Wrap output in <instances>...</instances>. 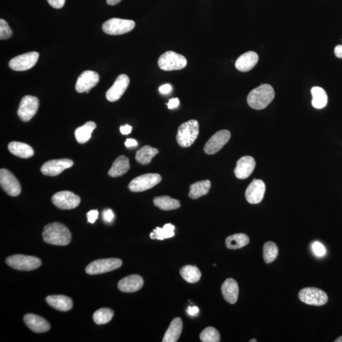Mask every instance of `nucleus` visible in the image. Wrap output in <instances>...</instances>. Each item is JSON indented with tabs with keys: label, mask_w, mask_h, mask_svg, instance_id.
I'll return each mask as SVG.
<instances>
[{
	"label": "nucleus",
	"mask_w": 342,
	"mask_h": 342,
	"mask_svg": "<svg viewBox=\"0 0 342 342\" xmlns=\"http://www.w3.org/2000/svg\"><path fill=\"white\" fill-rule=\"evenodd\" d=\"M43 239L45 243L53 246H66L71 242L72 235L68 228L60 223H49L45 226Z\"/></svg>",
	"instance_id": "nucleus-1"
},
{
	"label": "nucleus",
	"mask_w": 342,
	"mask_h": 342,
	"mask_svg": "<svg viewBox=\"0 0 342 342\" xmlns=\"http://www.w3.org/2000/svg\"><path fill=\"white\" fill-rule=\"evenodd\" d=\"M275 93L273 87L268 84L261 85L250 91L247 103L253 109L263 110L273 100Z\"/></svg>",
	"instance_id": "nucleus-2"
},
{
	"label": "nucleus",
	"mask_w": 342,
	"mask_h": 342,
	"mask_svg": "<svg viewBox=\"0 0 342 342\" xmlns=\"http://www.w3.org/2000/svg\"><path fill=\"white\" fill-rule=\"evenodd\" d=\"M199 134V124L196 120H190L179 126L176 136L177 144L183 148L192 146Z\"/></svg>",
	"instance_id": "nucleus-3"
},
{
	"label": "nucleus",
	"mask_w": 342,
	"mask_h": 342,
	"mask_svg": "<svg viewBox=\"0 0 342 342\" xmlns=\"http://www.w3.org/2000/svg\"><path fill=\"white\" fill-rule=\"evenodd\" d=\"M6 264L10 268L18 271L35 270L42 265L39 258L24 255H13L6 258Z\"/></svg>",
	"instance_id": "nucleus-4"
},
{
	"label": "nucleus",
	"mask_w": 342,
	"mask_h": 342,
	"mask_svg": "<svg viewBox=\"0 0 342 342\" xmlns=\"http://www.w3.org/2000/svg\"><path fill=\"white\" fill-rule=\"evenodd\" d=\"M158 67L165 71H178L184 69L187 65V58L172 51L165 52L162 55L158 61Z\"/></svg>",
	"instance_id": "nucleus-5"
},
{
	"label": "nucleus",
	"mask_w": 342,
	"mask_h": 342,
	"mask_svg": "<svg viewBox=\"0 0 342 342\" xmlns=\"http://www.w3.org/2000/svg\"><path fill=\"white\" fill-rule=\"evenodd\" d=\"M122 260L119 258H104L93 261L86 268V273L90 275L109 273L121 267Z\"/></svg>",
	"instance_id": "nucleus-6"
},
{
	"label": "nucleus",
	"mask_w": 342,
	"mask_h": 342,
	"mask_svg": "<svg viewBox=\"0 0 342 342\" xmlns=\"http://www.w3.org/2000/svg\"><path fill=\"white\" fill-rule=\"evenodd\" d=\"M298 298L303 303L314 306H324L328 301L327 293L315 287H307L300 290Z\"/></svg>",
	"instance_id": "nucleus-7"
},
{
	"label": "nucleus",
	"mask_w": 342,
	"mask_h": 342,
	"mask_svg": "<svg viewBox=\"0 0 342 342\" xmlns=\"http://www.w3.org/2000/svg\"><path fill=\"white\" fill-rule=\"evenodd\" d=\"M162 181L158 174H145L138 176L129 183L128 188L131 192H142L155 187Z\"/></svg>",
	"instance_id": "nucleus-8"
},
{
	"label": "nucleus",
	"mask_w": 342,
	"mask_h": 342,
	"mask_svg": "<svg viewBox=\"0 0 342 342\" xmlns=\"http://www.w3.org/2000/svg\"><path fill=\"white\" fill-rule=\"evenodd\" d=\"M135 23L133 21L113 18L107 21L102 26L105 33L109 35H120L133 30Z\"/></svg>",
	"instance_id": "nucleus-9"
},
{
	"label": "nucleus",
	"mask_w": 342,
	"mask_h": 342,
	"mask_svg": "<svg viewBox=\"0 0 342 342\" xmlns=\"http://www.w3.org/2000/svg\"><path fill=\"white\" fill-rule=\"evenodd\" d=\"M52 203L57 208L70 210L76 208L81 203L79 196L69 191H62L53 195Z\"/></svg>",
	"instance_id": "nucleus-10"
},
{
	"label": "nucleus",
	"mask_w": 342,
	"mask_h": 342,
	"mask_svg": "<svg viewBox=\"0 0 342 342\" xmlns=\"http://www.w3.org/2000/svg\"><path fill=\"white\" fill-rule=\"evenodd\" d=\"M38 108V99L33 96L27 95L21 99L17 114L23 122H28L36 114Z\"/></svg>",
	"instance_id": "nucleus-11"
},
{
	"label": "nucleus",
	"mask_w": 342,
	"mask_h": 342,
	"mask_svg": "<svg viewBox=\"0 0 342 342\" xmlns=\"http://www.w3.org/2000/svg\"><path fill=\"white\" fill-rule=\"evenodd\" d=\"M39 56V53L36 52L26 53L16 56L10 61V68L15 71H27L36 65Z\"/></svg>",
	"instance_id": "nucleus-12"
},
{
	"label": "nucleus",
	"mask_w": 342,
	"mask_h": 342,
	"mask_svg": "<svg viewBox=\"0 0 342 342\" xmlns=\"http://www.w3.org/2000/svg\"><path fill=\"white\" fill-rule=\"evenodd\" d=\"M0 185L2 189L10 196H17L21 193L20 183L7 169H2L0 171Z\"/></svg>",
	"instance_id": "nucleus-13"
},
{
	"label": "nucleus",
	"mask_w": 342,
	"mask_h": 342,
	"mask_svg": "<svg viewBox=\"0 0 342 342\" xmlns=\"http://www.w3.org/2000/svg\"><path fill=\"white\" fill-rule=\"evenodd\" d=\"M231 138V133L228 130L217 132L208 140L204 147V152L208 155H214L219 152L227 144Z\"/></svg>",
	"instance_id": "nucleus-14"
},
{
	"label": "nucleus",
	"mask_w": 342,
	"mask_h": 342,
	"mask_svg": "<svg viewBox=\"0 0 342 342\" xmlns=\"http://www.w3.org/2000/svg\"><path fill=\"white\" fill-rule=\"evenodd\" d=\"M73 165V161L68 158L51 160L43 164L41 171L45 176H56Z\"/></svg>",
	"instance_id": "nucleus-15"
},
{
	"label": "nucleus",
	"mask_w": 342,
	"mask_h": 342,
	"mask_svg": "<svg viewBox=\"0 0 342 342\" xmlns=\"http://www.w3.org/2000/svg\"><path fill=\"white\" fill-rule=\"evenodd\" d=\"M99 82L98 74L92 71H86L78 77L75 85V90L79 93H88L91 89L95 87Z\"/></svg>",
	"instance_id": "nucleus-16"
},
{
	"label": "nucleus",
	"mask_w": 342,
	"mask_h": 342,
	"mask_svg": "<svg viewBox=\"0 0 342 342\" xmlns=\"http://www.w3.org/2000/svg\"><path fill=\"white\" fill-rule=\"evenodd\" d=\"M265 192V183L262 180L254 179L247 188L246 200L251 204H259L263 200Z\"/></svg>",
	"instance_id": "nucleus-17"
},
{
	"label": "nucleus",
	"mask_w": 342,
	"mask_h": 342,
	"mask_svg": "<svg viewBox=\"0 0 342 342\" xmlns=\"http://www.w3.org/2000/svg\"><path fill=\"white\" fill-rule=\"evenodd\" d=\"M129 78L127 75L121 74L118 76L114 85L107 91L106 98L109 102L118 100L125 93L129 85Z\"/></svg>",
	"instance_id": "nucleus-18"
},
{
	"label": "nucleus",
	"mask_w": 342,
	"mask_h": 342,
	"mask_svg": "<svg viewBox=\"0 0 342 342\" xmlns=\"http://www.w3.org/2000/svg\"><path fill=\"white\" fill-rule=\"evenodd\" d=\"M255 167V161L251 156H244L237 161L236 166L234 170L237 178L245 179L252 174Z\"/></svg>",
	"instance_id": "nucleus-19"
},
{
	"label": "nucleus",
	"mask_w": 342,
	"mask_h": 342,
	"mask_svg": "<svg viewBox=\"0 0 342 342\" xmlns=\"http://www.w3.org/2000/svg\"><path fill=\"white\" fill-rule=\"evenodd\" d=\"M24 322L32 332L42 333L48 332L50 325L47 320L34 314H28L24 317Z\"/></svg>",
	"instance_id": "nucleus-20"
},
{
	"label": "nucleus",
	"mask_w": 342,
	"mask_h": 342,
	"mask_svg": "<svg viewBox=\"0 0 342 342\" xmlns=\"http://www.w3.org/2000/svg\"><path fill=\"white\" fill-rule=\"evenodd\" d=\"M144 284V279L142 276L132 274L118 281V289L123 292L133 293L141 289Z\"/></svg>",
	"instance_id": "nucleus-21"
},
{
	"label": "nucleus",
	"mask_w": 342,
	"mask_h": 342,
	"mask_svg": "<svg viewBox=\"0 0 342 342\" xmlns=\"http://www.w3.org/2000/svg\"><path fill=\"white\" fill-rule=\"evenodd\" d=\"M258 61L257 53L250 51L242 55L237 59L235 67L238 71L243 72H249L256 66Z\"/></svg>",
	"instance_id": "nucleus-22"
},
{
	"label": "nucleus",
	"mask_w": 342,
	"mask_h": 342,
	"mask_svg": "<svg viewBox=\"0 0 342 342\" xmlns=\"http://www.w3.org/2000/svg\"><path fill=\"white\" fill-rule=\"evenodd\" d=\"M222 291L225 300L228 303L234 304L238 300L239 294L238 285L235 279L228 278L223 283Z\"/></svg>",
	"instance_id": "nucleus-23"
},
{
	"label": "nucleus",
	"mask_w": 342,
	"mask_h": 342,
	"mask_svg": "<svg viewBox=\"0 0 342 342\" xmlns=\"http://www.w3.org/2000/svg\"><path fill=\"white\" fill-rule=\"evenodd\" d=\"M46 301L48 305L60 311H69L73 308V301L71 298L65 295L48 296Z\"/></svg>",
	"instance_id": "nucleus-24"
},
{
	"label": "nucleus",
	"mask_w": 342,
	"mask_h": 342,
	"mask_svg": "<svg viewBox=\"0 0 342 342\" xmlns=\"http://www.w3.org/2000/svg\"><path fill=\"white\" fill-rule=\"evenodd\" d=\"M129 169L130 164L129 158L125 155H121L115 160L108 174L112 177H119L125 174Z\"/></svg>",
	"instance_id": "nucleus-25"
},
{
	"label": "nucleus",
	"mask_w": 342,
	"mask_h": 342,
	"mask_svg": "<svg viewBox=\"0 0 342 342\" xmlns=\"http://www.w3.org/2000/svg\"><path fill=\"white\" fill-rule=\"evenodd\" d=\"M183 330V321L179 317L172 320L168 330L164 335L163 342H176L178 340Z\"/></svg>",
	"instance_id": "nucleus-26"
},
{
	"label": "nucleus",
	"mask_w": 342,
	"mask_h": 342,
	"mask_svg": "<svg viewBox=\"0 0 342 342\" xmlns=\"http://www.w3.org/2000/svg\"><path fill=\"white\" fill-rule=\"evenodd\" d=\"M9 150L13 155L23 158H31L34 154V150L29 145L24 143L13 142L10 143Z\"/></svg>",
	"instance_id": "nucleus-27"
},
{
	"label": "nucleus",
	"mask_w": 342,
	"mask_h": 342,
	"mask_svg": "<svg viewBox=\"0 0 342 342\" xmlns=\"http://www.w3.org/2000/svg\"><path fill=\"white\" fill-rule=\"evenodd\" d=\"M96 128V124L92 121H89L84 125L77 128L75 131V137L77 142L81 144H84L89 141L91 137V134Z\"/></svg>",
	"instance_id": "nucleus-28"
},
{
	"label": "nucleus",
	"mask_w": 342,
	"mask_h": 342,
	"mask_svg": "<svg viewBox=\"0 0 342 342\" xmlns=\"http://www.w3.org/2000/svg\"><path fill=\"white\" fill-rule=\"evenodd\" d=\"M211 187V183L209 180H204L193 183L190 187L189 197L192 199H197L201 196L206 195L209 193Z\"/></svg>",
	"instance_id": "nucleus-29"
},
{
	"label": "nucleus",
	"mask_w": 342,
	"mask_h": 342,
	"mask_svg": "<svg viewBox=\"0 0 342 342\" xmlns=\"http://www.w3.org/2000/svg\"><path fill=\"white\" fill-rule=\"evenodd\" d=\"M249 242V237L246 234L236 233L227 237L226 239V246L229 249H239L247 246Z\"/></svg>",
	"instance_id": "nucleus-30"
},
{
	"label": "nucleus",
	"mask_w": 342,
	"mask_h": 342,
	"mask_svg": "<svg viewBox=\"0 0 342 342\" xmlns=\"http://www.w3.org/2000/svg\"><path fill=\"white\" fill-rule=\"evenodd\" d=\"M153 204L163 211H171L179 209L181 207V204L178 200L172 198L169 196H157L153 199Z\"/></svg>",
	"instance_id": "nucleus-31"
},
{
	"label": "nucleus",
	"mask_w": 342,
	"mask_h": 342,
	"mask_svg": "<svg viewBox=\"0 0 342 342\" xmlns=\"http://www.w3.org/2000/svg\"><path fill=\"white\" fill-rule=\"evenodd\" d=\"M159 151L149 145L143 147L136 153V160L142 165H147L151 163L152 158L157 155Z\"/></svg>",
	"instance_id": "nucleus-32"
},
{
	"label": "nucleus",
	"mask_w": 342,
	"mask_h": 342,
	"mask_svg": "<svg viewBox=\"0 0 342 342\" xmlns=\"http://www.w3.org/2000/svg\"><path fill=\"white\" fill-rule=\"evenodd\" d=\"M312 97V105L317 109H321L328 104V95L324 89L315 86L311 89Z\"/></svg>",
	"instance_id": "nucleus-33"
},
{
	"label": "nucleus",
	"mask_w": 342,
	"mask_h": 342,
	"mask_svg": "<svg viewBox=\"0 0 342 342\" xmlns=\"http://www.w3.org/2000/svg\"><path fill=\"white\" fill-rule=\"evenodd\" d=\"M182 278L189 284H195L201 278L202 274L199 269L195 266L187 265L183 266L180 270Z\"/></svg>",
	"instance_id": "nucleus-34"
},
{
	"label": "nucleus",
	"mask_w": 342,
	"mask_h": 342,
	"mask_svg": "<svg viewBox=\"0 0 342 342\" xmlns=\"http://www.w3.org/2000/svg\"><path fill=\"white\" fill-rule=\"evenodd\" d=\"M175 226L168 223L164 226L163 228L157 227L150 233V238L152 239H164L172 238L175 235Z\"/></svg>",
	"instance_id": "nucleus-35"
},
{
	"label": "nucleus",
	"mask_w": 342,
	"mask_h": 342,
	"mask_svg": "<svg viewBox=\"0 0 342 342\" xmlns=\"http://www.w3.org/2000/svg\"><path fill=\"white\" fill-rule=\"evenodd\" d=\"M278 248L273 242H268L264 245L263 258L266 264H271L276 260L278 255Z\"/></svg>",
	"instance_id": "nucleus-36"
},
{
	"label": "nucleus",
	"mask_w": 342,
	"mask_h": 342,
	"mask_svg": "<svg viewBox=\"0 0 342 342\" xmlns=\"http://www.w3.org/2000/svg\"><path fill=\"white\" fill-rule=\"evenodd\" d=\"M114 316V312L109 308H101L93 314L94 322L96 325H105L109 323Z\"/></svg>",
	"instance_id": "nucleus-37"
},
{
	"label": "nucleus",
	"mask_w": 342,
	"mask_h": 342,
	"mask_svg": "<svg viewBox=\"0 0 342 342\" xmlns=\"http://www.w3.org/2000/svg\"><path fill=\"white\" fill-rule=\"evenodd\" d=\"M200 338L203 342H219L220 341V335L215 328L207 327L200 333Z\"/></svg>",
	"instance_id": "nucleus-38"
},
{
	"label": "nucleus",
	"mask_w": 342,
	"mask_h": 342,
	"mask_svg": "<svg viewBox=\"0 0 342 342\" xmlns=\"http://www.w3.org/2000/svg\"><path fill=\"white\" fill-rule=\"evenodd\" d=\"M13 32L9 24L4 19L0 20V39H9L12 36Z\"/></svg>",
	"instance_id": "nucleus-39"
},
{
	"label": "nucleus",
	"mask_w": 342,
	"mask_h": 342,
	"mask_svg": "<svg viewBox=\"0 0 342 342\" xmlns=\"http://www.w3.org/2000/svg\"><path fill=\"white\" fill-rule=\"evenodd\" d=\"M312 249L314 254L317 255V256L322 257L325 254L326 250L323 245L319 242H315L313 245H312Z\"/></svg>",
	"instance_id": "nucleus-40"
},
{
	"label": "nucleus",
	"mask_w": 342,
	"mask_h": 342,
	"mask_svg": "<svg viewBox=\"0 0 342 342\" xmlns=\"http://www.w3.org/2000/svg\"><path fill=\"white\" fill-rule=\"evenodd\" d=\"M102 216L104 222L108 223H112L114 219V214L111 209L104 210Z\"/></svg>",
	"instance_id": "nucleus-41"
},
{
	"label": "nucleus",
	"mask_w": 342,
	"mask_h": 342,
	"mask_svg": "<svg viewBox=\"0 0 342 342\" xmlns=\"http://www.w3.org/2000/svg\"><path fill=\"white\" fill-rule=\"evenodd\" d=\"M98 210H91L87 213L88 222L91 224H94L98 217Z\"/></svg>",
	"instance_id": "nucleus-42"
},
{
	"label": "nucleus",
	"mask_w": 342,
	"mask_h": 342,
	"mask_svg": "<svg viewBox=\"0 0 342 342\" xmlns=\"http://www.w3.org/2000/svg\"><path fill=\"white\" fill-rule=\"evenodd\" d=\"M51 6L56 9H60L64 6L66 0H47Z\"/></svg>",
	"instance_id": "nucleus-43"
},
{
	"label": "nucleus",
	"mask_w": 342,
	"mask_h": 342,
	"mask_svg": "<svg viewBox=\"0 0 342 342\" xmlns=\"http://www.w3.org/2000/svg\"><path fill=\"white\" fill-rule=\"evenodd\" d=\"M167 105H168L169 109H173L174 108L178 107L179 105V99L177 98L170 99Z\"/></svg>",
	"instance_id": "nucleus-44"
},
{
	"label": "nucleus",
	"mask_w": 342,
	"mask_h": 342,
	"mask_svg": "<svg viewBox=\"0 0 342 342\" xmlns=\"http://www.w3.org/2000/svg\"><path fill=\"white\" fill-rule=\"evenodd\" d=\"M132 131V127L131 126L126 125L125 126H122L120 128V131L121 134H124V135H128V134H130Z\"/></svg>",
	"instance_id": "nucleus-45"
},
{
	"label": "nucleus",
	"mask_w": 342,
	"mask_h": 342,
	"mask_svg": "<svg viewBox=\"0 0 342 342\" xmlns=\"http://www.w3.org/2000/svg\"><path fill=\"white\" fill-rule=\"evenodd\" d=\"M172 90V86L169 84L164 85L159 88V91L162 94H168Z\"/></svg>",
	"instance_id": "nucleus-46"
},
{
	"label": "nucleus",
	"mask_w": 342,
	"mask_h": 342,
	"mask_svg": "<svg viewBox=\"0 0 342 342\" xmlns=\"http://www.w3.org/2000/svg\"><path fill=\"white\" fill-rule=\"evenodd\" d=\"M137 145H138V142H137L136 140L134 139H127L125 142V146L126 147H137Z\"/></svg>",
	"instance_id": "nucleus-47"
},
{
	"label": "nucleus",
	"mask_w": 342,
	"mask_h": 342,
	"mask_svg": "<svg viewBox=\"0 0 342 342\" xmlns=\"http://www.w3.org/2000/svg\"><path fill=\"white\" fill-rule=\"evenodd\" d=\"M187 312L190 316H195L199 312V309L197 307H189L187 309Z\"/></svg>",
	"instance_id": "nucleus-48"
},
{
	"label": "nucleus",
	"mask_w": 342,
	"mask_h": 342,
	"mask_svg": "<svg viewBox=\"0 0 342 342\" xmlns=\"http://www.w3.org/2000/svg\"><path fill=\"white\" fill-rule=\"evenodd\" d=\"M334 52L336 57L342 58V45L336 46Z\"/></svg>",
	"instance_id": "nucleus-49"
},
{
	"label": "nucleus",
	"mask_w": 342,
	"mask_h": 342,
	"mask_svg": "<svg viewBox=\"0 0 342 342\" xmlns=\"http://www.w3.org/2000/svg\"><path fill=\"white\" fill-rule=\"evenodd\" d=\"M107 4L114 6V5H117L122 1V0H106Z\"/></svg>",
	"instance_id": "nucleus-50"
},
{
	"label": "nucleus",
	"mask_w": 342,
	"mask_h": 342,
	"mask_svg": "<svg viewBox=\"0 0 342 342\" xmlns=\"http://www.w3.org/2000/svg\"><path fill=\"white\" fill-rule=\"evenodd\" d=\"M335 342H342V336L336 339Z\"/></svg>",
	"instance_id": "nucleus-51"
},
{
	"label": "nucleus",
	"mask_w": 342,
	"mask_h": 342,
	"mask_svg": "<svg viewBox=\"0 0 342 342\" xmlns=\"http://www.w3.org/2000/svg\"><path fill=\"white\" fill-rule=\"evenodd\" d=\"M250 342H257V341L255 340V339H252V340H250L249 341Z\"/></svg>",
	"instance_id": "nucleus-52"
}]
</instances>
